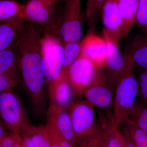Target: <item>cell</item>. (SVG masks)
Returning a JSON list of instances; mask_svg holds the SVG:
<instances>
[{
	"label": "cell",
	"mask_w": 147,
	"mask_h": 147,
	"mask_svg": "<svg viewBox=\"0 0 147 147\" xmlns=\"http://www.w3.org/2000/svg\"><path fill=\"white\" fill-rule=\"evenodd\" d=\"M77 147H84L92 139L102 135L105 126L98 124L94 106L87 100L72 102L68 107Z\"/></svg>",
	"instance_id": "cell-1"
},
{
	"label": "cell",
	"mask_w": 147,
	"mask_h": 147,
	"mask_svg": "<svg viewBox=\"0 0 147 147\" xmlns=\"http://www.w3.org/2000/svg\"><path fill=\"white\" fill-rule=\"evenodd\" d=\"M134 67L128 70L119 80L114 100V120L112 126H119L129 118L139 92V85L134 74Z\"/></svg>",
	"instance_id": "cell-2"
},
{
	"label": "cell",
	"mask_w": 147,
	"mask_h": 147,
	"mask_svg": "<svg viewBox=\"0 0 147 147\" xmlns=\"http://www.w3.org/2000/svg\"><path fill=\"white\" fill-rule=\"evenodd\" d=\"M12 88L0 93V118L8 131L21 134L31 124L23 102Z\"/></svg>",
	"instance_id": "cell-3"
},
{
	"label": "cell",
	"mask_w": 147,
	"mask_h": 147,
	"mask_svg": "<svg viewBox=\"0 0 147 147\" xmlns=\"http://www.w3.org/2000/svg\"><path fill=\"white\" fill-rule=\"evenodd\" d=\"M41 46L42 71L48 85L59 78L62 72L63 42L58 32L44 31Z\"/></svg>",
	"instance_id": "cell-4"
},
{
	"label": "cell",
	"mask_w": 147,
	"mask_h": 147,
	"mask_svg": "<svg viewBox=\"0 0 147 147\" xmlns=\"http://www.w3.org/2000/svg\"><path fill=\"white\" fill-rule=\"evenodd\" d=\"M103 37L107 45V54L105 68L106 77L113 89L115 90L121 78L129 69L134 67V61L127 53L123 55L117 45L110 38L105 30Z\"/></svg>",
	"instance_id": "cell-5"
},
{
	"label": "cell",
	"mask_w": 147,
	"mask_h": 147,
	"mask_svg": "<svg viewBox=\"0 0 147 147\" xmlns=\"http://www.w3.org/2000/svg\"><path fill=\"white\" fill-rule=\"evenodd\" d=\"M64 3L59 28L63 42L80 41L83 35L80 0H61Z\"/></svg>",
	"instance_id": "cell-6"
},
{
	"label": "cell",
	"mask_w": 147,
	"mask_h": 147,
	"mask_svg": "<svg viewBox=\"0 0 147 147\" xmlns=\"http://www.w3.org/2000/svg\"><path fill=\"white\" fill-rule=\"evenodd\" d=\"M100 71L91 61L79 55L67 72V77L74 95L79 96L84 95L85 91Z\"/></svg>",
	"instance_id": "cell-7"
},
{
	"label": "cell",
	"mask_w": 147,
	"mask_h": 147,
	"mask_svg": "<svg viewBox=\"0 0 147 147\" xmlns=\"http://www.w3.org/2000/svg\"><path fill=\"white\" fill-rule=\"evenodd\" d=\"M58 1L59 0H28L25 5L24 17L41 26L44 32H58L55 18Z\"/></svg>",
	"instance_id": "cell-8"
},
{
	"label": "cell",
	"mask_w": 147,
	"mask_h": 147,
	"mask_svg": "<svg viewBox=\"0 0 147 147\" xmlns=\"http://www.w3.org/2000/svg\"><path fill=\"white\" fill-rule=\"evenodd\" d=\"M113 88L106 74L100 71L90 85L84 92L86 100L99 108H108L114 102Z\"/></svg>",
	"instance_id": "cell-9"
},
{
	"label": "cell",
	"mask_w": 147,
	"mask_h": 147,
	"mask_svg": "<svg viewBox=\"0 0 147 147\" xmlns=\"http://www.w3.org/2000/svg\"><path fill=\"white\" fill-rule=\"evenodd\" d=\"M105 32L119 45L122 37L123 20L119 7V0H106L100 12Z\"/></svg>",
	"instance_id": "cell-10"
},
{
	"label": "cell",
	"mask_w": 147,
	"mask_h": 147,
	"mask_svg": "<svg viewBox=\"0 0 147 147\" xmlns=\"http://www.w3.org/2000/svg\"><path fill=\"white\" fill-rule=\"evenodd\" d=\"M107 45L102 38L90 32L81 42L80 55L91 61L98 68L103 71L106 63Z\"/></svg>",
	"instance_id": "cell-11"
},
{
	"label": "cell",
	"mask_w": 147,
	"mask_h": 147,
	"mask_svg": "<svg viewBox=\"0 0 147 147\" xmlns=\"http://www.w3.org/2000/svg\"><path fill=\"white\" fill-rule=\"evenodd\" d=\"M47 123L55 127L73 147H77L71 119L66 108L50 105L46 114Z\"/></svg>",
	"instance_id": "cell-12"
},
{
	"label": "cell",
	"mask_w": 147,
	"mask_h": 147,
	"mask_svg": "<svg viewBox=\"0 0 147 147\" xmlns=\"http://www.w3.org/2000/svg\"><path fill=\"white\" fill-rule=\"evenodd\" d=\"M48 97L50 105L66 108L72 101L73 91L67 74L62 72L59 78L48 84Z\"/></svg>",
	"instance_id": "cell-13"
},
{
	"label": "cell",
	"mask_w": 147,
	"mask_h": 147,
	"mask_svg": "<svg viewBox=\"0 0 147 147\" xmlns=\"http://www.w3.org/2000/svg\"><path fill=\"white\" fill-rule=\"evenodd\" d=\"M26 19L18 15L0 22V51L5 50L14 42L24 28Z\"/></svg>",
	"instance_id": "cell-14"
},
{
	"label": "cell",
	"mask_w": 147,
	"mask_h": 147,
	"mask_svg": "<svg viewBox=\"0 0 147 147\" xmlns=\"http://www.w3.org/2000/svg\"><path fill=\"white\" fill-rule=\"evenodd\" d=\"M140 0H119L123 20L122 37H126L135 23Z\"/></svg>",
	"instance_id": "cell-15"
},
{
	"label": "cell",
	"mask_w": 147,
	"mask_h": 147,
	"mask_svg": "<svg viewBox=\"0 0 147 147\" xmlns=\"http://www.w3.org/2000/svg\"><path fill=\"white\" fill-rule=\"evenodd\" d=\"M18 68V53L14 42L5 50L0 51V75H17Z\"/></svg>",
	"instance_id": "cell-16"
},
{
	"label": "cell",
	"mask_w": 147,
	"mask_h": 147,
	"mask_svg": "<svg viewBox=\"0 0 147 147\" xmlns=\"http://www.w3.org/2000/svg\"><path fill=\"white\" fill-rule=\"evenodd\" d=\"M126 53L132 58L134 63L147 68V35L139 34L135 37Z\"/></svg>",
	"instance_id": "cell-17"
},
{
	"label": "cell",
	"mask_w": 147,
	"mask_h": 147,
	"mask_svg": "<svg viewBox=\"0 0 147 147\" xmlns=\"http://www.w3.org/2000/svg\"><path fill=\"white\" fill-rule=\"evenodd\" d=\"M22 134L28 135L35 147H51V139L45 125L31 124Z\"/></svg>",
	"instance_id": "cell-18"
},
{
	"label": "cell",
	"mask_w": 147,
	"mask_h": 147,
	"mask_svg": "<svg viewBox=\"0 0 147 147\" xmlns=\"http://www.w3.org/2000/svg\"><path fill=\"white\" fill-rule=\"evenodd\" d=\"M24 9L25 5L14 0L0 1V22L6 21L18 15L24 16Z\"/></svg>",
	"instance_id": "cell-19"
},
{
	"label": "cell",
	"mask_w": 147,
	"mask_h": 147,
	"mask_svg": "<svg viewBox=\"0 0 147 147\" xmlns=\"http://www.w3.org/2000/svg\"><path fill=\"white\" fill-rule=\"evenodd\" d=\"M124 124V131L130 137L136 147H147V132L137 126L129 118Z\"/></svg>",
	"instance_id": "cell-20"
},
{
	"label": "cell",
	"mask_w": 147,
	"mask_h": 147,
	"mask_svg": "<svg viewBox=\"0 0 147 147\" xmlns=\"http://www.w3.org/2000/svg\"><path fill=\"white\" fill-rule=\"evenodd\" d=\"M63 59L62 73L67 74L69 67L80 55L81 42H63Z\"/></svg>",
	"instance_id": "cell-21"
},
{
	"label": "cell",
	"mask_w": 147,
	"mask_h": 147,
	"mask_svg": "<svg viewBox=\"0 0 147 147\" xmlns=\"http://www.w3.org/2000/svg\"><path fill=\"white\" fill-rule=\"evenodd\" d=\"M106 1L87 0L85 9V16L88 24L91 28H94L97 21L98 16Z\"/></svg>",
	"instance_id": "cell-22"
},
{
	"label": "cell",
	"mask_w": 147,
	"mask_h": 147,
	"mask_svg": "<svg viewBox=\"0 0 147 147\" xmlns=\"http://www.w3.org/2000/svg\"><path fill=\"white\" fill-rule=\"evenodd\" d=\"M129 118L147 132V105L142 102L135 104L131 110Z\"/></svg>",
	"instance_id": "cell-23"
},
{
	"label": "cell",
	"mask_w": 147,
	"mask_h": 147,
	"mask_svg": "<svg viewBox=\"0 0 147 147\" xmlns=\"http://www.w3.org/2000/svg\"><path fill=\"white\" fill-rule=\"evenodd\" d=\"M104 141L105 147H124L123 133L119 129L113 128L112 125L106 127Z\"/></svg>",
	"instance_id": "cell-24"
},
{
	"label": "cell",
	"mask_w": 147,
	"mask_h": 147,
	"mask_svg": "<svg viewBox=\"0 0 147 147\" xmlns=\"http://www.w3.org/2000/svg\"><path fill=\"white\" fill-rule=\"evenodd\" d=\"M45 126L51 139V147H73L55 127L48 123Z\"/></svg>",
	"instance_id": "cell-25"
},
{
	"label": "cell",
	"mask_w": 147,
	"mask_h": 147,
	"mask_svg": "<svg viewBox=\"0 0 147 147\" xmlns=\"http://www.w3.org/2000/svg\"><path fill=\"white\" fill-rule=\"evenodd\" d=\"M134 24L147 33V0H140Z\"/></svg>",
	"instance_id": "cell-26"
},
{
	"label": "cell",
	"mask_w": 147,
	"mask_h": 147,
	"mask_svg": "<svg viewBox=\"0 0 147 147\" xmlns=\"http://www.w3.org/2000/svg\"><path fill=\"white\" fill-rule=\"evenodd\" d=\"M21 139V134L8 131L0 139V147H13Z\"/></svg>",
	"instance_id": "cell-27"
},
{
	"label": "cell",
	"mask_w": 147,
	"mask_h": 147,
	"mask_svg": "<svg viewBox=\"0 0 147 147\" xmlns=\"http://www.w3.org/2000/svg\"><path fill=\"white\" fill-rule=\"evenodd\" d=\"M17 82L16 74L0 75V93L8 88H13L16 86Z\"/></svg>",
	"instance_id": "cell-28"
},
{
	"label": "cell",
	"mask_w": 147,
	"mask_h": 147,
	"mask_svg": "<svg viewBox=\"0 0 147 147\" xmlns=\"http://www.w3.org/2000/svg\"><path fill=\"white\" fill-rule=\"evenodd\" d=\"M139 88L143 102L147 105V68L140 76Z\"/></svg>",
	"instance_id": "cell-29"
},
{
	"label": "cell",
	"mask_w": 147,
	"mask_h": 147,
	"mask_svg": "<svg viewBox=\"0 0 147 147\" xmlns=\"http://www.w3.org/2000/svg\"><path fill=\"white\" fill-rule=\"evenodd\" d=\"M105 134V130L102 135L97 138L92 139L84 147H100L104 138Z\"/></svg>",
	"instance_id": "cell-30"
},
{
	"label": "cell",
	"mask_w": 147,
	"mask_h": 147,
	"mask_svg": "<svg viewBox=\"0 0 147 147\" xmlns=\"http://www.w3.org/2000/svg\"><path fill=\"white\" fill-rule=\"evenodd\" d=\"M21 147H35L31 139L27 134H21Z\"/></svg>",
	"instance_id": "cell-31"
},
{
	"label": "cell",
	"mask_w": 147,
	"mask_h": 147,
	"mask_svg": "<svg viewBox=\"0 0 147 147\" xmlns=\"http://www.w3.org/2000/svg\"><path fill=\"white\" fill-rule=\"evenodd\" d=\"M123 134L124 138V147H136L126 132L124 131Z\"/></svg>",
	"instance_id": "cell-32"
},
{
	"label": "cell",
	"mask_w": 147,
	"mask_h": 147,
	"mask_svg": "<svg viewBox=\"0 0 147 147\" xmlns=\"http://www.w3.org/2000/svg\"><path fill=\"white\" fill-rule=\"evenodd\" d=\"M8 131L1 119L0 118V139L2 138Z\"/></svg>",
	"instance_id": "cell-33"
},
{
	"label": "cell",
	"mask_w": 147,
	"mask_h": 147,
	"mask_svg": "<svg viewBox=\"0 0 147 147\" xmlns=\"http://www.w3.org/2000/svg\"><path fill=\"white\" fill-rule=\"evenodd\" d=\"M13 147H21V141H20L19 142H18V143H17V144H16L14 145Z\"/></svg>",
	"instance_id": "cell-34"
},
{
	"label": "cell",
	"mask_w": 147,
	"mask_h": 147,
	"mask_svg": "<svg viewBox=\"0 0 147 147\" xmlns=\"http://www.w3.org/2000/svg\"><path fill=\"white\" fill-rule=\"evenodd\" d=\"M104 138H103V140H102V143H101V145H100V147H105V142H104Z\"/></svg>",
	"instance_id": "cell-35"
},
{
	"label": "cell",
	"mask_w": 147,
	"mask_h": 147,
	"mask_svg": "<svg viewBox=\"0 0 147 147\" xmlns=\"http://www.w3.org/2000/svg\"><path fill=\"white\" fill-rule=\"evenodd\" d=\"M0 1H1V0H0Z\"/></svg>",
	"instance_id": "cell-36"
}]
</instances>
